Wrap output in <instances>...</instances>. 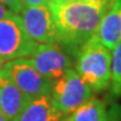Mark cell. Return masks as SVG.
<instances>
[{"label":"cell","mask_w":121,"mask_h":121,"mask_svg":"<svg viewBox=\"0 0 121 121\" xmlns=\"http://www.w3.org/2000/svg\"><path fill=\"white\" fill-rule=\"evenodd\" d=\"M4 60L0 57V75L2 74V69H4Z\"/></svg>","instance_id":"obj_17"},{"label":"cell","mask_w":121,"mask_h":121,"mask_svg":"<svg viewBox=\"0 0 121 121\" xmlns=\"http://www.w3.org/2000/svg\"><path fill=\"white\" fill-rule=\"evenodd\" d=\"M75 71L95 92L108 89L111 82V51L93 36L76 55Z\"/></svg>","instance_id":"obj_2"},{"label":"cell","mask_w":121,"mask_h":121,"mask_svg":"<svg viewBox=\"0 0 121 121\" xmlns=\"http://www.w3.org/2000/svg\"><path fill=\"white\" fill-rule=\"evenodd\" d=\"M13 121H66V117L55 109L51 95H42L30 100Z\"/></svg>","instance_id":"obj_10"},{"label":"cell","mask_w":121,"mask_h":121,"mask_svg":"<svg viewBox=\"0 0 121 121\" xmlns=\"http://www.w3.org/2000/svg\"><path fill=\"white\" fill-rule=\"evenodd\" d=\"M31 56L30 62L35 69L52 83L60 78L69 69H72L69 57L57 43L39 44Z\"/></svg>","instance_id":"obj_6"},{"label":"cell","mask_w":121,"mask_h":121,"mask_svg":"<svg viewBox=\"0 0 121 121\" xmlns=\"http://www.w3.org/2000/svg\"><path fill=\"white\" fill-rule=\"evenodd\" d=\"M0 1H2L15 13H20L25 8L22 0H0Z\"/></svg>","instance_id":"obj_13"},{"label":"cell","mask_w":121,"mask_h":121,"mask_svg":"<svg viewBox=\"0 0 121 121\" xmlns=\"http://www.w3.org/2000/svg\"><path fill=\"white\" fill-rule=\"evenodd\" d=\"M111 4L105 0L48 4L56 26L57 43L76 57L89 39L96 35L100 22Z\"/></svg>","instance_id":"obj_1"},{"label":"cell","mask_w":121,"mask_h":121,"mask_svg":"<svg viewBox=\"0 0 121 121\" xmlns=\"http://www.w3.org/2000/svg\"><path fill=\"white\" fill-rule=\"evenodd\" d=\"M30 99L9 78L0 75V111L8 121H13L22 113Z\"/></svg>","instance_id":"obj_8"},{"label":"cell","mask_w":121,"mask_h":121,"mask_svg":"<svg viewBox=\"0 0 121 121\" xmlns=\"http://www.w3.org/2000/svg\"><path fill=\"white\" fill-rule=\"evenodd\" d=\"M93 92L80 78L76 71L69 69L60 78L52 83L51 100L53 105L63 116L67 117L93 96Z\"/></svg>","instance_id":"obj_3"},{"label":"cell","mask_w":121,"mask_h":121,"mask_svg":"<svg viewBox=\"0 0 121 121\" xmlns=\"http://www.w3.org/2000/svg\"><path fill=\"white\" fill-rule=\"evenodd\" d=\"M25 7H38V6H48L49 0H22Z\"/></svg>","instance_id":"obj_14"},{"label":"cell","mask_w":121,"mask_h":121,"mask_svg":"<svg viewBox=\"0 0 121 121\" xmlns=\"http://www.w3.org/2000/svg\"><path fill=\"white\" fill-rule=\"evenodd\" d=\"M95 36L110 51L121 40V0H114L111 4Z\"/></svg>","instance_id":"obj_9"},{"label":"cell","mask_w":121,"mask_h":121,"mask_svg":"<svg viewBox=\"0 0 121 121\" xmlns=\"http://www.w3.org/2000/svg\"><path fill=\"white\" fill-rule=\"evenodd\" d=\"M66 121H117L103 101L91 98L66 117Z\"/></svg>","instance_id":"obj_11"},{"label":"cell","mask_w":121,"mask_h":121,"mask_svg":"<svg viewBox=\"0 0 121 121\" xmlns=\"http://www.w3.org/2000/svg\"><path fill=\"white\" fill-rule=\"evenodd\" d=\"M0 121H8L7 119H6V117H4V114L1 113V111H0Z\"/></svg>","instance_id":"obj_18"},{"label":"cell","mask_w":121,"mask_h":121,"mask_svg":"<svg viewBox=\"0 0 121 121\" xmlns=\"http://www.w3.org/2000/svg\"><path fill=\"white\" fill-rule=\"evenodd\" d=\"M72 1H75V0H49V2L54 4H64L72 2Z\"/></svg>","instance_id":"obj_16"},{"label":"cell","mask_w":121,"mask_h":121,"mask_svg":"<svg viewBox=\"0 0 121 121\" xmlns=\"http://www.w3.org/2000/svg\"><path fill=\"white\" fill-rule=\"evenodd\" d=\"M13 11H11L10 9H8L6 7V4L2 2V1H0V20H2L4 18H8L10 16H13Z\"/></svg>","instance_id":"obj_15"},{"label":"cell","mask_w":121,"mask_h":121,"mask_svg":"<svg viewBox=\"0 0 121 121\" xmlns=\"http://www.w3.org/2000/svg\"><path fill=\"white\" fill-rule=\"evenodd\" d=\"M105 1H108V2H110V4H112V2L114 1V0H105Z\"/></svg>","instance_id":"obj_19"},{"label":"cell","mask_w":121,"mask_h":121,"mask_svg":"<svg viewBox=\"0 0 121 121\" xmlns=\"http://www.w3.org/2000/svg\"><path fill=\"white\" fill-rule=\"evenodd\" d=\"M38 45L27 34L18 13L0 20V57L4 62L31 56Z\"/></svg>","instance_id":"obj_4"},{"label":"cell","mask_w":121,"mask_h":121,"mask_svg":"<svg viewBox=\"0 0 121 121\" xmlns=\"http://www.w3.org/2000/svg\"><path fill=\"white\" fill-rule=\"evenodd\" d=\"M83 1H96V0H83Z\"/></svg>","instance_id":"obj_20"},{"label":"cell","mask_w":121,"mask_h":121,"mask_svg":"<svg viewBox=\"0 0 121 121\" xmlns=\"http://www.w3.org/2000/svg\"><path fill=\"white\" fill-rule=\"evenodd\" d=\"M22 19L27 34L36 43H57L56 26L48 6L25 7L22 11Z\"/></svg>","instance_id":"obj_7"},{"label":"cell","mask_w":121,"mask_h":121,"mask_svg":"<svg viewBox=\"0 0 121 121\" xmlns=\"http://www.w3.org/2000/svg\"><path fill=\"white\" fill-rule=\"evenodd\" d=\"M2 74L10 78L30 100L42 95H51L52 81L35 69L30 58L20 57L8 60L4 65Z\"/></svg>","instance_id":"obj_5"},{"label":"cell","mask_w":121,"mask_h":121,"mask_svg":"<svg viewBox=\"0 0 121 121\" xmlns=\"http://www.w3.org/2000/svg\"><path fill=\"white\" fill-rule=\"evenodd\" d=\"M111 91L121 96V40L111 49Z\"/></svg>","instance_id":"obj_12"}]
</instances>
